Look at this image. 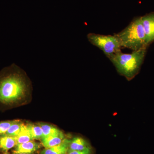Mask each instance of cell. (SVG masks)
Wrapping results in <instances>:
<instances>
[{"mask_svg": "<svg viewBox=\"0 0 154 154\" xmlns=\"http://www.w3.org/2000/svg\"><path fill=\"white\" fill-rule=\"evenodd\" d=\"M38 124L41 127L43 133L42 138L46 137L50 135L54 134L60 131V130L51 125L44 123H39Z\"/></svg>", "mask_w": 154, "mask_h": 154, "instance_id": "obj_14", "label": "cell"}, {"mask_svg": "<svg viewBox=\"0 0 154 154\" xmlns=\"http://www.w3.org/2000/svg\"><path fill=\"white\" fill-rule=\"evenodd\" d=\"M24 123L19 120H14L13 124L6 133L5 134L13 137H17L21 131V128Z\"/></svg>", "mask_w": 154, "mask_h": 154, "instance_id": "obj_13", "label": "cell"}, {"mask_svg": "<svg viewBox=\"0 0 154 154\" xmlns=\"http://www.w3.org/2000/svg\"><path fill=\"white\" fill-rule=\"evenodd\" d=\"M66 138L62 131L42 138L41 143L45 148L51 147L61 143Z\"/></svg>", "mask_w": 154, "mask_h": 154, "instance_id": "obj_6", "label": "cell"}, {"mask_svg": "<svg viewBox=\"0 0 154 154\" xmlns=\"http://www.w3.org/2000/svg\"><path fill=\"white\" fill-rule=\"evenodd\" d=\"M13 154H34V153H14V152H13Z\"/></svg>", "mask_w": 154, "mask_h": 154, "instance_id": "obj_17", "label": "cell"}, {"mask_svg": "<svg viewBox=\"0 0 154 154\" xmlns=\"http://www.w3.org/2000/svg\"><path fill=\"white\" fill-rule=\"evenodd\" d=\"M148 48H143L131 54L119 51L108 58L119 74L128 81L133 79L140 71Z\"/></svg>", "mask_w": 154, "mask_h": 154, "instance_id": "obj_2", "label": "cell"}, {"mask_svg": "<svg viewBox=\"0 0 154 154\" xmlns=\"http://www.w3.org/2000/svg\"><path fill=\"white\" fill-rule=\"evenodd\" d=\"M114 35L118 38L122 48L134 51L149 47L140 17H135L126 28Z\"/></svg>", "mask_w": 154, "mask_h": 154, "instance_id": "obj_3", "label": "cell"}, {"mask_svg": "<svg viewBox=\"0 0 154 154\" xmlns=\"http://www.w3.org/2000/svg\"><path fill=\"white\" fill-rule=\"evenodd\" d=\"M42 143L33 140L24 143L18 144L15 146L13 152L31 153L38 150L41 148Z\"/></svg>", "mask_w": 154, "mask_h": 154, "instance_id": "obj_7", "label": "cell"}, {"mask_svg": "<svg viewBox=\"0 0 154 154\" xmlns=\"http://www.w3.org/2000/svg\"><path fill=\"white\" fill-rule=\"evenodd\" d=\"M28 82L25 75L15 65L0 72V104L12 106L26 96Z\"/></svg>", "mask_w": 154, "mask_h": 154, "instance_id": "obj_1", "label": "cell"}, {"mask_svg": "<svg viewBox=\"0 0 154 154\" xmlns=\"http://www.w3.org/2000/svg\"><path fill=\"white\" fill-rule=\"evenodd\" d=\"M92 150H91L85 151H77L69 150L66 154H92Z\"/></svg>", "mask_w": 154, "mask_h": 154, "instance_id": "obj_16", "label": "cell"}, {"mask_svg": "<svg viewBox=\"0 0 154 154\" xmlns=\"http://www.w3.org/2000/svg\"><path fill=\"white\" fill-rule=\"evenodd\" d=\"M88 41L103 51L107 58L121 51L122 47L115 35H103L89 33L87 35Z\"/></svg>", "mask_w": 154, "mask_h": 154, "instance_id": "obj_4", "label": "cell"}, {"mask_svg": "<svg viewBox=\"0 0 154 154\" xmlns=\"http://www.w3.org/2000/svg\"><path fill=\"white\" fill-rule=\"evenodd\" d=\"M146 37L148 46L154 42V12L140 17Z\"/></svg>", "mask_w": 154, "mask_h": 154, "instance_id": "obj_5", "label": "cell"}, {"mask_svg": "<svg viewBox=\"0 0 154 154\" xmlns=\"http://www.w3.org/2000/svg\"><path fill=\"white\" fill-rule=\"evenodd\" d=\"M17 138L5 134L0 135V151L4 153L15 147L17 145Z\"/></svg>", "mask_w": 154, "mask_h": 154, "instance_id": "obj_10", "label": "cell"}, {"mask_svg": "<svg viewBox=\"0 0 154 154\" xmlns=\"http://www.w3.org/2000/svg\"><path fill=\"white\" fill-rule=\"evenodd\" d=\"M70 140L66 138L60 144L44 149L40 154H66L69 150Z\"/></svg>", "mask_w": 154, "mask_h": 154, "instance_id": "obj_9", "label": "cell"}, {"mask_svg": "<svg viewBox=\"0 0 154 154\" xmlns=\"http://www.w3.org/2000/svg\"><path fill=\"white\" fill-rule=\"evenodd\" d=\"M14 121V120L0 122V135L5 134Z\"/></svg>", "mask_w": 154, "mask_h": 154, "instance_id": "obj_15", "label": "cell"}, {"mask_svg": "<svg viewBox=\"0 0 154 154\" xmlns=\"http://www.w3.org/2000/svg\"><path fill=\"white\" fill-rule=\"evenodd\" d=\"M2 154H10L8 152H5L4 153Z\"/></svg>", "mask_w": 154, "mask_h": 154, "instance_id": "obj_18", "label": "cell"}, {"mask_svg": "<svg viewBox=\"0 0 154 154\" xmlns=\"http://www.w3.org/2000/svg\"><path fill=\"white\" fill-rule=\"evenodd\" d=\"M33 137V140H41L43 137V133L41 127L38 124L28 123L26 125Z\"/></svg>", "mask_w": 154, "mask_h": 154, "instance_id": "obj_12", "label": "cell"}, {"mask_svg": "<svg viewBox=\"0 0 154 154\" xmlns=\"http://www.w3.org/2000/svg\"><path fill=\"white\" fill-rule=\"evenodd\" d=\"M17 144L33 140V137L26 125L23 124L21 131L17 137Z\"/></svg>", "mask_w": 154, "mask_h": 154, "instance_id": "obj_11", "label": "cell"}, {"mask_svg": "<svg viewBox=\"0 0 154 154\" xmlns=\"http://www.w3.org/2000/svg\"><path fill=\"white\" fill-rule=\"evenodd\" d=\"M69 150L77 151L91 150V144L85 139L81 137H75L70 140Z\"/></svg>", "mask_w": 154, "mask_h": 154, "instance_id": "obj_8", "label": "cell"}]
</instances>
